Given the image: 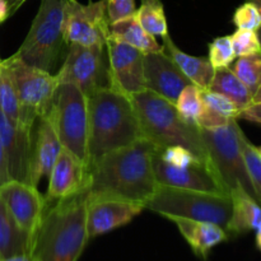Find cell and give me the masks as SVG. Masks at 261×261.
Returning <instances> with one entry per match:
<instances>
[{
    "label": "cell",
    "mask_w": 261,
    "mask_h": 261,
    "mask_svg": "<svg viewBox=\"0 0 261 261\" xmlns=\"http://www.w3.org/2000/svg\"><path fill=\"white\" fill-rule=\"evenodd\" d=\"M157 145L142 138L88 163V191L116 196L144 206L157 188L152 167Z\"/></svg>",
    "instance_id": "obj_1"
},
{
    "label": "cell",
    "mask_w": 261,
    "mask_h": 261,
    "mask_svg": "<svg viewBox=\"0 0 261 261\" xmlns=\"http://www.w3.org/2000/svg\"><path fill=\"white\" fill-rule=\"evenodd\" d=\"M88 189L70 198L46 205L32 239L33 261H78L88 244L86 203Z\"/></svg>",
    "instance_id": "obj_2"
},
{
    "label": "cell",
    "mask_w": 261,
    "mask_h": 261,
    "mask_svg": "<svg viewBox=\"0 0 261 261\" xmlns=\"http://www.w3.org/2000/svg\"><path fill=\"white\" fill-rule=\"evenodd\" d=\"M144 138L127 96L111 87L88 96V163Z\"/></svg>",
    "instance_id": "obj_3"
},
{
    "label": "cell",
    "mask_w": 261,
    "mask_h": 261,
    "mask_svg": "<svg viewBox=\"0 0 261 261\" xmlns=\"http://www.w3.org/2000/svg\"><path fill=\"white\" fill-rule=\"evenodd\" d=\"M129 98L139 120L143 135L157 145L158 149L178 145L209 162L200 127L184 121L175 103L148 89L132 94Z\"/></svg>",
    "instance_id": "obj_4"
},
{
    "label": "cell",
    "mask_w": 261,
    "mask_h": 261,
    "mask_svg": "<svg viewBox=\"0 0 261 261\" xmlns=\"http://www.w3.org/2000/svg\"><path fill=\"white\" fill-rule=\"evenodd\" d=\"M144 209L165 218H184L217 224L226 231L232 213L228 194L188 190L157 185L154 193L145 201Z\"/></svg>",
    "instance_id": "obj_5"
},
{
    "label": "cell",
    "mask_w": 261,
    "mask_h": 261,
    "mask_svg": "<svg viewBox=\"0 0 261 261\" xmlns=\"http://www.w3.org/2000/svg\"><path fill=\"white\" fill-rule=\"evenodd\" d=\"M66 0H41L40 8L24 41L14 54L25 65L51 73L66 46L64 10Z\"/></svg>",
    "instance_id": "obj_6"
},
{
    "label": "cell",
    "mask_w": 261,
    "mask_h": 261,
    "mask_svg": "<svg viewBox=\"0 0 261 261\" xmlns=\"http://www.w3.org/2000/svg\"><path fill=\"white\" fill-rule=\"evenodd\" d=\"M241 127L233 119L227 125L216 129H201L200 135L208 153L209 163L226 194L242 190L256 199L246 168L244 165L240 147Z\"/></svg>",
    "instance_id": "obj_7"
},
{
    "label": "cell",
    "mask_w": 261,
    "mask_h": 261,
    "mask_svg": "<svg viewBox=\"0 0 261 261\" xmlns=\"http://www.w3.org/2000/svg\"><path fill=\"white\" fill-rule=\"evenodd\" d=\"M47 116L64 149L88 166V97L70 83H59Z\"/></svg>",
    "instance_id": "obj_8"
},
{
    "label": "cell",
    "mask_w": 261,
    "mask_h": 261,
    "mask_svg": "<svg viewBox=\"0 0 261 261\" xmlns=\"http://www.w3.org/2000/svg\"><path fill=\"white\" fill-rule=\"evenodd\" d=\"M9 71L17 91L20 107L19 124L33 129L38 117L48 112L54 94L58 88V79L51 73L25 65L14 56L3 60Z\"/></svg>",
    "instance_id": "obj_9"
},
{
    "label": "cell",
    "mask_w": 261,
    "mask_h": 261,
    "mask_svg": "<svg viewBox=\"0 0 261 261\" xmlns=\"http://www.w3.org/2000/svg\"><path fill=\"white\" fill-rule=\"evenodd\" d=\"M55 76L59 83L76 86L87 97L98 89L111 87L106 43H69L65 60Z\"/></svg>",
    "instance_id": "obj_10"
},
{
    "label": "cell",
    "mask_w": 261,
    "mask_h": 261,
    "mask_svg": "<svg viewBox=\"0 0 261 261\" xmlns=\"http://www.w3.org/2000/svg\"><path fill=\"white\" fill-rule=\"evenodd\" d=\"M109 24L105 0L88 4L66 0L64 10V38L66 46L69 43L82 46L106 43L110 33Z\"/></svg>",
    "instance_id": "obj_11"
},
{
    "label": "cell",
    "mask_w": 261,
    "mask_h": 261,
    "mask_svg": "<svg viewBox=\"0 0 261 261\" xmlns=\"http://www.w3.org/2000/svg\"><path fill=\"white\" fill-rule=\"evenodd\" d=\"M143 211L144 206L135 201L103 194H91L88 191L86 203L88 240L126 226Z\"/></svg>",
    "instance_id": "obj_12"
},
{
    "label": "cell",
    "mask_w": 261,
    "mask_h": 261,
    "mask_svg": "<svg viewBox=\"0 0 261 261\" xmlns=\"http://www.w3.org/2000/svg\"><path fill=\"white\" fill-rule=\"evenodd\" d=\"M111 88L130 97L145 89L144 54L109 36L106 40Z\"/></svg>",
    "instance_id": "obj_13"
},
{
    "label": "cell",
    "mask_w": 261,
    "mask_h": 261,
    "mask_svg": "<svg viewBox=\"0 0 261 261\" xmlns=\"http://www.w3.org/2000/svg\"><path fill=\"white\" fill-rule=\"evenodd\" d=\"M157 152L152 158L153 173L157 185L208 193H224L209 162L199 160L185 167H172L163 162Z\"/></svg>",
    "instance_id": "obj_14"
},
{
    "label": "cell",
    "mask_w": 261,
    "mask_h": 261,
    "mask_svg": "<svg viewBox=\"0 0 261 261\" xmlns=\"http://www.w3.org/2000/svg\"><path fill=\"white\" fill-rule=\"evenodd\" d=\"M0 196L17 223L30 234L31 244L46 209L45 196L27 182L10 180L0 188Z\"/></svg>",
    "instance_id": "obj_15"
},
{
    "label": "cell",
    "mask_w": 261,
    "mask_h": 261,
    "mask_svg": "<svg viewBox=\"0 0 261 261\" xmlns=\"http://www.w3.org/2000/svg\"><path fill=\"white\" fill-rule=\"evenodd\" d=\"M145 89L175 103L178 94L191 82L182 74L172 59L162 50L144 54Z\"/></svg>",
    "instance_id": "obj_16"
},
{
    "label": "cell",
    "mask_w": 261,
    "mask_h": 261,
    "mask_svg": "<svg viewBox=\"0 0 261 261\" xmlns=\"http://www.w3.org/2000/svg\"><path fill=\"white\" fill-rule=\"evenodd\" d=\"M87 189L88 166L63 148L48 175L46 204L70 198Z\"/></svg>",
    "instance_id": "obj_17"
},
{
    "label": "cell",
    "mask_w": 261,
    "mask_h": 261,
    "mask_svg": "<svg viewBox=\"0 0 261 261\" xmlns=\"http://www.w3.org/2000/svg\"><path fill=\"white\" fill-rule=\"evenodd\" d=\"M0 142L12 180L28 184L32 129L8 119L0 111Z\"/></svg>",
    "instance_id": "obj_18"
},
{
    "label": "cell",
    "mask_w": 261,
    "mask_h": 261,
    "mask_svg": "<svg viewBox=\"0 0 261 261\" xmlns=\"http://www.w3.org/2000/svg\"><path fill=\"white\" fill-rule=\"evenodd\" d=\"M61 147L47 114L37 119V129L32 134L30 155L28 184L37 188L43 177H48L50 171L60 154Z\"/></svg>",
    "instance_id": "obj_19"
},
{
    "label": "cell",
    "mask_w": 261,
    "mask_h": 261,
    "mask_svg": "<svg viewBox=\"0 0 261 261\" xmlns=\"http://www.w3.org/2000/svg\"><path fill=\"white\" fill-rule=\"evenodd\" d=\"M232 200V213L226 232L228 239L252 232L255 234L256 249L261 250V209L260 203L242 190L229 194Z\"/></svg>",
    "instance_id": "obj_20"
},
{
    "label": "cell",
    "mask_w": 261,
    "mask_h": 261,
    "mask_svg": "<svg viewBox=\"0 0 261 261\" xmlns=\"http://www.w3.org/2000/svg\"><path fill=\"white\" fill-rule=\"evenodd\" d=\"M170 221L177 226L194 254L204 261L208 260L209 252L214 247L229 240L227 232L217 224L184 218H171Z\"/></svg>",
    "instance_id": "obj_21"
},
{
    "label": "cell",
    "mask_w": 261,
    "mask_h": 261,
    "mask_svg": "<svg viewBox=\"0 0 261 261\" xmlns=\"http://www.w3.org/2000/svg\"><path fill=\"white\" fill-rule=\"evenodd\" d=\"M163 38V51L173 60V63L178 66L184 75L193 84L200 89H209L212 79L214 75L213 66L209 63L208 58L203 56H193L184 53L176 46L170 33Z\"/></svg>",
    "instance_id": "obj_22"
},
{
    "label": "cell",
    "mask_w": 261,
    "mask_h": 261,
    "mask_svg": "<svg viewBox=\"0 0 261 261\" xmlns=\"http://www.w3.org/2000/svg\"><path fill=\"white\" fill-rule=\"evenodd\" d=\"M31 237L12 216L0 196V259L30 254Z\"/></svg>",
    "instance_id": "obj_23"
},
{
    "label": "cell",
    "mask_w": 261,
    "mask_h": 261,
    "mask_svg": "<svg viewBox=\"0 0 261 261\" xmlns=\"http://www.w3.org/2000/svg\"><path fill=\"white\" fill-rule=\"evenodd\" d=\"M109 32V36L138 48L143 54L162 50V45L157 42L155 37L143 30L135 14L117 22L110 23Z\"/></svg>",
    "instance_id": "obj_24"
},
{
    "label": "cell",
    "mask_w": 261,
    "mask_h": 261,
    "mask_svg": "<svg viewBox=\"0 0 261 261\" xmlns=\"http://www.w3.org/2000/svg\"><path fill=\"white\" fill-rule=\"evenodd\" d=\"M209 89L231 99L240 110L249 106L254 101L261 99V96H252L251 92L245 87V84L234 75L231 68L214 70V75L213 79H212L211 86H209Z\"/></svg>",
    "instance_id": "obj_25"
},
{
    "label": "cell",
    "mask_w": 261,
    "mask_h": 261,
    "mask_svg": "<svg viewBox=\"0 0 261 261\" xmlns=\"http://www.w3.org/2000/svg\"><path fill=\"white\" fill-rule=\"evenodd\" d=\"M135 17L143 30L153 37H165L168 35L167 18L161 0H142L135 10Z\"/></svg>",
    "instance_id": "obj_26"
},
{
    "label": "cell",
    "mask_w": 261,
    "mask_h": 261,
    "mask_svg": "<svg viewBox=\"0 0 261 261\" xmlns=\"http://www.w3.org/2000/svg\"><path fill=\"white\" fill-rule=\"evenodd\" d=\"M231 70L234 75L245 84L247 89L251 92L252 96H261V55L252 54V55L240 56L234 63H232Z\"/></svg>",
    "instance_id": "obj_27"
},
{
    "label": "cell",
    "mask_w": 261,
    "mask_h": 261,
    "mask_svg": "<svg viewBox=\"0 0 261 261\" xmlns=\"http://www.w3.org/2000/svg\"><path fill=\"white\" fill-rule=\"evenodd\" d=\"M175 107L184 121L198 126V119L204 107L203 99H201V89L193 83L186 86L178 94Z\"/></svg>",
    "instance_id": "obj_28"
},
{
    "label": "cell",
    "mask_w": 261,
    "mask_h": 261,
    "mask_svg": "<svg viewBox=\"0 0 261 261\" xmlns=\"http://www.w3.org/2000/svg\"><path fill=\"white\" fill-rule=\"evenodd\" d=\"M0 111L12 121L19 122L20 107L17 91L3 60H0Z\"/></svg>",
    "instance_id": "obj_29"
},
{
    "label": "cell",
    "mask_w": 261,
    "mask_h": 261,
    "mask_svg": "<svg viewBox=\"0 0 261 261\" xmlns=\"http://www.w3.org/2000/svg\"><path fill=\"white\" fill-rule=\"evenodd\" d=\"M240 147L246 173L251 181L256 198L261 201V150L259 147L249 142L242 130L240 132Z\"/></svg>",
    "instance_id": "obj_30"
},
{
    "label": "cell",
    "mask_w": 261,
    "mask_h": 261,
    "mask_svg": "<svg viewBox=\"0 0 261 261\" xmlns=\"http://www.w3.org/2000/svg\"><path fill=\"white\" fill-rule=\"evenodd\" d=\"M209 55L208 60L214 70L217 69L229 68L236 59L233 48L231 45V37L229 36H219L214 38L208 45Z\"/></svg>",
    "instance_id": "obj_31"
},
{
    "label": "cell",
    "mask_w": 261,
    "mask_h": 261,
    "mask_svg": "<svg viewBox=\"0 0 261 261\" xmlns=\"http://www.w3.org/2000/svg\"><path fill=\"white\" fill-rule=\"evenodd\" d=\"M201 99H203L204 106L213 111L214 114L219 115L227 120H237L240 109L227 97L216 93L211 89H201Z\"/></svg>",
    "instance_id": "obj_32"
},
{
    "label": "cell",
    "mask_w": 261,
    "mask_h": 261,
    "mask_svg": "<svg viewBox=\"0 0 261 261\" xmlns=\"http://www.w3.org/2000/svg\"><path fill=\"white\" fill-rule=\"evenodd\" d=\"M229 37H231V45L236 58L261 53L259 35L255 31L237 28L236 32Z\"/></svg>",
    "instance_id": "obj_33"
},
{
    "label": "cell",
    "mask_w": 261,
    "mask_h": 261,
    "mask_svg": "<svg viewBox=\"0 0 261 261\" xmlns=\"http://www.w3.org/2000/svg\"><path fill=\"white\" fill-rule=\"evenodd\" d=\"M233 24L239 30H249L259 32L261 25L260 5L246 0V3L240 5L236 12H234Z\"/></svg>",
    "instance_id": "obj_34"
},
{
    "label": "cell",
    "mask_w": 261,
    "mask_h": 261,
    "mask_svg": "<svg viewBox=\"0 0 261 261\" xmlns=\"http://www.w3.org/2000/svg\"><path fill=\"white\" fill-rule=\"evenodd\" d=\"M157 153L163 162L172 166V167H185V166H189L191 163L196 162V161L201 160L189 149L184 147H178V145L162 148V149H158Z\"/></svg>",
    "instance_id": "obj_35"
},
{
    "label": "cell",
    "mask_w": 261,
    "mask_h": 261,
    "mask_svg": "<svg viewBox=\"0 0 261 261\" xmlns=\"http://www.w3.org/2000/svg\"><path fill=\"white\" fill-rule=\"evenodd\" d=\"M109 23L117 22L135 14V0H105Z\"/></svg>",
    "instance_id": "obj_36"
},
{
    "label": "cell",
    "mask_w": 261,
    "mask_h": 261,
    "mask_svg": "<svg viewBox=\"0 0 261 261\" xmlns=\"http://www.w3.org/2000/svg\"><path fill=\"white\" fill-rule=\"evenodd\" d=\"M244 119L247 121L255 122V124H260L261 121V99L254 101L252 103H250L249 106L244 107L239 111L237 115V120Z\"/></svg>",
    "instance_id": "obj_37"
},
{
    "label": "cell",
    "mask_w": 261,
    "mask_h": 261,
    "mask_svg": "<svg viewBox=\"0 0 261 261\" xmlns=\"http://www.w3.org/2000/svg\"><path fill=\"white\" fill-rule=\"evenodd\" d=\"M12 180L9 175V171H8V163H7V157H5L4 149H3L2 142H0V188H2L4 184L9 182Z\"/></svg>",
    "instance_id": "obj_38"
},
{
    "label": "cell",
    "mask_w": 261,
    "mask_h": 261,
    "mask_svg": "<svg viewBox=\"0 0 261 261\" xmlns=\"http://www.w3.org/2000/svg\"><path fill=\"white\" fill-rule=\"evenodd\" d=\"M12 15L10 7L7 0H0V24L8 19Z\"/></svg>",
    "instance_id": "obj_39"
},
{
    "label": "cell",
    "mask_w": 261,
    "mask_h": 261,
    "mask_svg": "<svg viewBox=\"0 0 261 261\" xmlns=\"http://www.w3.org/2000/svg\"><path fill=\"white\" fill-rule=\"evenodd\" d=\"M0 261H33L30 254H20V255H14V256L4 257V259H0Z\"/></svg>",
    "instance_id": "obj_40"
},
{
    "label": "cell",
    "mask_w": 261,
    "mask_h": 261,
    "mask_svg": "<svg viewBox=\"0 0 261 261\" xmlns=\"http://www.w3.org/2000/svg\"><path fill=\"white\" fill-rule=\"evenodd\" d=\"M7 2H8V4H9L10 12H12V14H13V13H14L15 10H17L18 8H19L20 5L25 2V0H7Z\"/></svg>",
    "instance_id": "obj_41"
},
{
    "label": "cell",
    "mask_w": 261,
    "mask_h": 261,
    "mask_svg": "<svg viewBox=\"0 0 261 261\" xmlns=\"http://www.w3.org/2000/svg\"><path fill=\"white\" fill-rule=\"evenodd\" d=\"M0 60H2V59H0Z\"/></svg>",
    "instance_id": "obj_42"
}]
</instances>
